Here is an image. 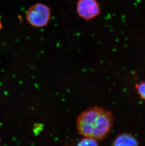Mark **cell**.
I'll list each match as a JSON object with an SVG mask.
<instances>
[{"instance_id":"obj_1","label":"cell","mask_w":145,"mask_h":146,"mask_svg":"<svg viewBox=\"0 0 145 146\" xmlns=\"http://www.w3.org/2000/svg\"><path fill=\"white\" fill-rule=\"evenodd\" d=\"M114 117L109 111L99 106L88 108L77 119V129L84 137L102 141L109 134L114 124Z\"/></svg>"},{"instance_id":"obj_2","label":"cell","mask_w":145,"mask_h":146,"mask_svg":"<svg viewBox=\"0 0 145 146\" xmlns=\"http://www.w3.org/2000/svg\"><path fill=\"white\" fill-rule=\"evenodd\" d=\"M51 9L42 3H37L28 9L26 14V20L32 26L43 28L46 26L51 19Z\"/></svg>"},{"instance_id":"obj_3","label":"cell","mask_w":145,"mask_h":146,"mask_svg":"<svg viewBox=\"0 0 145 146\" xmlns=\"http://www.w3.org/2000/svg\"><path fill=\"white\" fill-rule=\"evenodd\" d=\"M76 11L80 17L89 21L99 15L100 9L96 0H79L77 3Z\"/></svg>"},{"instance_id":"obj_4","label":"cell","mask_w":145,"mask_h":146,"mask_svg":"<svg viewBox=\"0 0 145 146\" xmlns=\"http://www.w3.org/2000/svg\"><path fill=\"white\" fill-rule=\"evenodd\" d=\"M112 144L114 146H136L139 145V142L132 135L125 133L118 135Z\"/></svg>"},{"instance_id":"obj_5","label":"cell","mask_w":145,"mask_h":146,"mask_svg":"<svg viewBox=\"0 0 145 146\" xmlns=\"http://www.w3.org/2000/svg\"><path fill=\"white\" fill-rule=\"evenodd\" d=\"M99 141L94 138L90 137H84L78 142V146H98Z\"/></svg>"},{"instance_id":"obj_6","label":"cell","mask_w":145,"mask_h":146,"mask_svg":"<svg viewBox=\"0 0 145 146\" xmlns=\"http://www.w3.org/2000/svg\"><path fill=\"white\" fill-rule=\"evenodd\" d=\"M136 90L141 99L145 101V80L136 84Z\"/></svg>"},{"instance_id":"obj_7","label":"cell","mask_w":145,"mask_h":146,"mask_svg":"<svg viewBox=\"0 0 145 146\" xmlns=\"http://www.w3.org/2000/svg\"><path fill=\"white\" fill-rule=\"evenodd\" d=\"M1 27H2V25H1V20H0V29H1Z\"/></svg>"}]
</instances>
